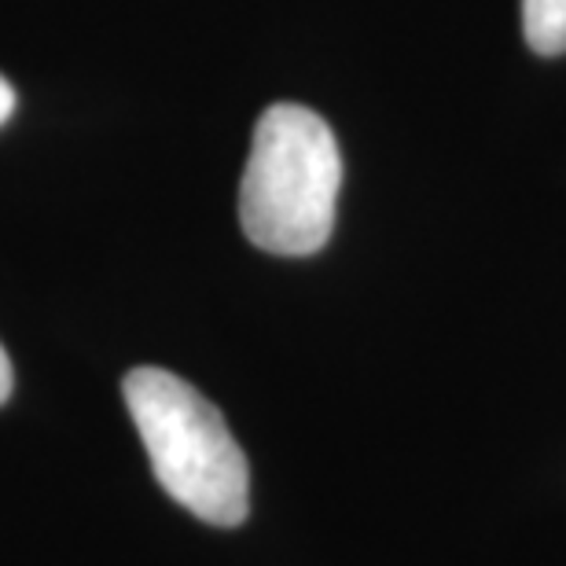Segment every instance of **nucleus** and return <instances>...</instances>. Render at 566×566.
I'll use <instances>...</instances> for the list:
<instances>
[{
  "mask_svg": "<svg viewBox=\"0 0 566 566\" xmlns=\"http://www.w3.org/2000/svg\"><path fill=\"white\" fill-rule=\"evenodd\" d=\"M523 30L541 55L566 52V0H523Z\"/></svg>",
  "mask_w": 566,
  "mask_h": 566,
  "instance_id": "obj_3",
  "label": "nucleus"
},
{
  "mask_svg": "<svg viewBox=\"0 0 566 566\" xmlns=\"http://www.w3.org/2000/svg\"><path fill=\"white\" fill-rule=\"evenodd\" d=\"M11 111H15V93H11V85L0 77V126L11 118Z\"/></svg>",
  "mask_w": 566,
  "mask_h": 566,
  "instance_id": "obj_5",
  "label": "nucleus"
},
{
  "mask_svg": "<svg viewBox=\"0 0 566 566\" xmlns=\"http://www.w3.org/2000/svg\"><path fill=\"white\" fill-rule=\"evenodd\" d=\"M343 155L332 126L310 107L276 104L254 126L240 185L247 240L280 258L316 254L332 240Z\"/></svg>",
  "mask_w": 566,
  "mask_h": 566,
  "instance_id": "obj_2",
  "label": "nucleus"
},
{
  "mask_svg": "<svg viewBox=\"0 0 566 566\" xmlns=\"http://www.w3.org/2000/svg\"><path fill=\"white\" fill-rule=\"evenodd\" d=\"M11 387H15V371H11V360L4 354V346H0V405L11 398Z\"/></svg>",
  "mask_w": 566,
  "mask_h": 566,
  "instance_id": "obj_4",
  "label": "nucleus"
},
{
  "mask_svg": "<svg viewBox=\"0 0 566 566\" xmlns=\"http://www.w3.org/2000/svg\"><path fill=\"white\" fill-rule=\"evenodd\" d=\"M126 409L158 485L210 526H240L251 512V468L218 405L166 368H133Z\"/></svg>",
  "mask_w": 566,
  "mask_h": 566,
  "instance_id": "obj_1",
  "label": "nucleus"
}]
</instances>
